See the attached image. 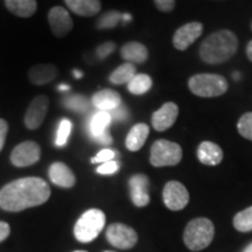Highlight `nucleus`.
<instances>
[{"instance_id": "72a5a7b5", "label": "nucleus", "mask_w": 252, "mask_h": 252, "mask_svg": "<svg viewBox=\"0 0 252 252\" xmlns=\"http://www.w3.org/2000/svg\"><path fill=\"white\" fill-rule=\"evenodd\" d=\"M110 115H111V118L112 121H118V122H125L127 121L128 118V112L127 110H126V108L124 105L118 106L117 109L112 110V111H110Z\"/></svg>"}, {"instance_id": "6ab92c4d", "label": "nucleus", "mask_w": 252, "mask_h": 252, "mask_svg": "<svg viewBox=\"0 0 252 252\" xmlns=\"http://www.w3.org/2000/svg\"><path fill=\"white\" fill-rule=\"evenodd\" d=\"M197 158L203 165L216 166L222 161L223 151L220 147L212 141H203L197 149Z\"/></svg>"}, {"instance_id": "a18cd8bd", "label": "nucleus", "mask_w": 252, "mask_h": 252, "mask_svg": "<svg viewBox=\"0 0 252 252\" xmlns=\"http://www.w3.org/2000/svg\"><path fill=\"white\" fill-rule=\"evenodd\" d=\"M105 252H112V251H105Z\"/></svg>"}, {"instance_id": "dca6fc26", "label": "nucleus", "mask_w": 252, "mask_h": 252, "mask_svg": "<svg viewBox=\"0 0 252 252\" xmlns=\"http://www.w3.org/2000/svg\"><path fill=\"white\" fill-rule=\"evenodd\" d=\"M59 74V69L53 63H40L33 65L28 71V78L34 86H45L54 81Z\"/></svg>"}, {"instance_id": "5701e85b", "label": "nucleus", "mask_w": 252, "mask_h": 252, "mask_svg": "<svg viewBox=\"0 0 252 252\" xmlns=\"http://www.w3.org/2000/svg\"><path fill=\"white\" fill-rule=\"evenodd\" d=\"M6 8L20 18H31L36 12V0H5Z\"/></svg>"}, {"instance_id": "c85d7f7f", "label": "nucleus", "mask_w": 252, "mask_h": 252, "mask_svg": "<svg viewBox=\"0 0 252 252\" xmlns=\"http://www.w3.org/2000/svg\"><path fill=\"white\" fill-rule=\"evenodd\" d=\"M71 128H72V123L69 121V119H62V121L60 122L58 133H56V139H55L56 146L62 147L67 145L68 138L71 133Z\"/></svg>"}, {"instance_id": "f704fd0d", "label": "nucleus", "mask_w": 252, "mask_h": 252, "mask_svg": "<svg viewBox=\"0 0 252 252\" xmlns=\"http://www.w3.org/2000/svg\"><path fill=\"white\" fill-rule=\"evenodd\" d=\"M154 2L161 12H171L175 6V0H154Z\"/></svg>"}, {"instance_id": "b1692460", "label": "nucleus", "mask_w": 252, "mask_h": 252, "mask_svg": "<svg viewBox=\"0 0 252 252\" xmlns=\"http://www.w3.org/2000/svg\"><path fill=\"white\" fill-rule=\"evenodd\" d=\"M135 71H137V69H135L133 63L126 62L111 72V75L109 76V81L115 86L128 83L137 75Z\"/></svg>"}, {"instance_id": "473e14b6", "label": "nucleus", "mask_w": 252, "mask_h": 252, "mask_svg": "<svg viewBox=\"0 0 252 252\" xmlns=\"http://www.w3.org/2000/svg\"><path fill=\"white\" fill-rule=\"evenodd\" d=\"M119 169V163L115 160H111V161L104 162L100 165L98 168H97V173L102 175H111L115 174Z\"/></svg>"}, {"instance_id": "a211bd4d", "label": "nucleus", "mask_w": 252, "mask_h": 252, "mask_svg": "<svg viewBox=\"0 0 252 252\" xmlns=\"http://www.w3.org/2000/svg\"><path fill=\"white\" fill-rule=\"evenodd\" d=\"M49 179L61 188H71L76 182L74 173L63 162H54L49 167Z\"/></svg>"}, {"instance_id": "20e7f679", "label": "nucleus", "mask_w": 252, "mask_h": 252, "mask_svg": "<svg viewBox=\"0 0 252 252\" xmlns=\"http://www.w3.org/2000/svg\"><path fill=\"white\" fill-rule=\"evenodd\" d=\"M188 87L191 93L198 97H217L228 90V82L216 74H197L189 78Z\"/></svg>"}, {"instance_id": "393cba45", "label": "nucleus", "mask_w": 252, "mask_h": 252, "mask_svg": "<svg viewBox=\"0 0 252 252\" xmlns=\"http://www.w3.org/2000/svg\"><path fill=\"white\" fill-rule=\"evenodd\" d=\"M152 78L146 74H137L127 83V89L133 94H144L152 88Z\"/></svg>"}, {"instance_id": "7ed1b4c3", "label": "nucleus", "mask_w": 252, "mask_h": 252, "mask_svg": "<svg viewBox=\"0 0 252 252\" xmlns=\"http://www.w3.org/2000/svg\"><path fill=\"white\" fill-rule=\"evenodd\" d=\"M214 235H215V228L212 220L201 217L188 223L185 229L184 241L188 249L200 251L212 243Z\"/></svg>"}, {"instance_id": "412c9836", "label": "nucleus", "mask_w": 252, "mask_h": 252, "mask_svg": "<svg viewBox=\"0 0 252 252\" xmlns=\"http://www.w3.org/2000/svg\"><path fill=\"white\" fill-rule=\"evenodd\" d=\"M71 12L80 17H93L100 11V0H64Z\"/></svg>"}, {"instance_id": "6e6552de", "label": "nucleus", "mask_w": 252, "mask_h": 252, "mask_svg": "<svg viewBox=\"0 0 252 252\" xmlns=\"http://www.w3.org/2000/svg\"><path fill=\"white\" fill-rule=\"evenodd\" d=\"M162 198L163 203L168 209L178 212V210L184 209L188 204L189 193L181 182L169 181L163 188Z\"/></svg>"}, {"instance_id": "f03ea898", "label": "nucleus", "mask_w": 252, "mask_h": 252, "mask_svg": "<svg viewBox=\"0 0 252 252\" xmlns=\"http://www.w3.org/2000/svg\"><path fill=\"white\" fill-rule=\"evenodd\" d=\"M237 48L238 39L232 32L217 31L203 41L200 47V56L208 64H220L231 59Z\"/></svg>"}, {"instance_id": "a19ab883", "label": "nucleus", "mask_w": 252, "mask_h": 252, "mask_svg": "<svg viewBox=\"0 0 252 252\" xmlns=\"http://www.w3.org/2000/svg\"><path fill=\"white\" fill-rule=\"evenodd\" d=\"M58 89H59L60 91H67V90L70 89V87L67 86V84H61V86H59Z\"/></svg>"}, {"instance_id": "f257e3e1", "label": "nucleus", "mask_w": 252, "mask_h": 252, "mask_svg": "<svg viewBox=\"0 0 252 252\" xmlns=\"http://www.w3.org/2000/svg\"><path fill=\"white\" fill-rule=\"evenodd\" d=\"M50 188L45 180L35 176L18 179L0 190V208L6 212H21L48 201Z\"/></svg>"}, {"instance_id": "f3484780", "label": "nucleus", "mask_w": 252, "mask_h": 252, "mask_svg": "<svg viewBox=\"0 0 252 252\" xmlns=\"http://www.w3.org/2000/svg\"><path fill=\"white\" fill-rule=\"evenodd\" d=\"M91 104L98 111L110 112L122 105V97L117 91L111 89H103L97 91L91 98Z\"/></svg>"}, {"instance_id": "c756f323", "label": "nucleus", "mask_w": 252, "mask_h": 252, "mask_svg": "<svg viewBox=\"0 0 252 252\" xmlns=\"http://www.w3.org/2000/svg\"><path fill=\"white\" fill-rule=\"evenodd\" d=\"M237 130L242 137L252 141V112L244 113V115L239 118Z\"/></svg>"}, {"instance_id": "ddd939ff", "label": "nucleus", "mask_w": 252, "mask_h": 252, "mask_svg": "<svg viewBox=\"0 0 252 252\" xmlns=\"http://www.w3.org/2000/svg\"><path fill=\"white\" fill-rule=\"evenodd\" d=\"M203 25L201 23H188L175 32L173 36V45L178 50H186L201 36Z\"/></svg>"}, {"instance_id": "a878e982", "label": "nucleus", "mask_w": 252, "mask_h": 252, "mask_svg": "<svg viewBox=\"0 0 252 252\" xmlns=\"http://www.w3.org/2000/svg\"><path fill=\"white\" fill-rule=\"evenodd\" d=\"M62 104L67 109L78 113L87 112L90 106L89 99L86 96H82V94H70V96L64 97L62 100Z\"/></svg>"}, {"instance_id": "423d86ee", "label": "nucleus", "mask_w": 252, "mask_h": 252, "mask_svg": "<svg viewBox=\"0 0 252 252\" xmlns=\"http://www.w3.org/2000/svg\"><path fill=\"white\" fill-rule=\"evenodd\" d=\"M182 149L179 144L160 139L152 145L150 161L154 167L175 166L181 161Z\"/></svg>"}, {"instance_id": "c9c22d12", "label": "nucleus", "mask_w": 252, "mask_h": 252, "mask_svg": "<svg viewBox=\"0 0 252 252\" xmlns=\"http://www.w3.org/2000/svg\"><path fill=\"white\" fill-rule=\"evenodd\" d=\"M8 132V124L5 119L0 118V152L4 149V145L6 141V137H7Z\"/></svg>"}, {"instance_id": "39448f33", "label": "nucleus", "mask_w": 252, "mask_h": 252, "mask_svg": "<svg viewBox=\"0 0 252 252\" xmlns=\"http://www.w3.org/2000/svg\"><path fill=\"white\" fill-rule=\"evenodd\" d=\"M105 225V214L99 209H90L75 224L74 235L78 242L89 243L98 236Z\"/></svg>"}, {"instance_id": "79ce46f5", "label": "nucleus", "mask_w": 252, "mask_h": 252, "mask_svg": "<svg viewBox=\"0 0 252 252\" xmlns=\"http://www.w3.org/2000/svg\"><path fill=\"white\" fill-rule=\"evenodd\" d=\"M244 252H252V243H251L250 245H249V247H248L247 249H245Z\"/></svg>"}, {"instance_id": "4be33fe9", "label": "nucleus", "mask_w": 252, "mask_h": 252, "mask_svg": "<svg viewBox=\"0 0 252 252\" xmlns=\"http://www.w3.org/2000/svg\"><path fill=\"white\" fill-rule=\"evenodd\" d=\"M122 58L130 63H144L149 59V50L140 42H127L121 49Z\"/></svg>"}, {"instance_id": "aec40b11", "label": "nucleus", "mask_w": 252, "mask_h": 252, "mask_svg": "<svg viewBox=\"0 0 252 252\" xmlns=\"http://www.w3.org/2000/svg\"><path fill=\"white\" fill-rule=\"evenodd\" d=\"M150 134V127L147 124L140 123V124H135L133 127L131 128L128 132L127 137H126V147L131 152H137L141 147L144 146V144L146 143L147 137Z\"/></svg>"}, {"instance_id": "2eb2a0df", "label": "nucleus", "mask_w": 252, "mask_h": 252, "mask_svg": "<svg viewBox=\"0 0 252 252\" xmlns=\"http://www.w3.org/2000/svg\"><path fill=\"white\" fill-rule=\"evenodd\" d=\"M149 178L144 174H135L128 181L132 202L137 207H145L150 203Z\"/></svg>"}, {"instance_id": "c03bdc74", "label": "nucleus", "mask_w": 252, "mask_h": 252, "mask_svg": "<svg viewBox=\"0 0 252 252\" xmlns=\"http://www.w3.org/2000/svg\"><path fill=\"white\" fill-rule=\"evenodd\" d=\"M74 252H88V251H84V250H77V251H74Z\"/></svg>"}, {"instance_id": "2f4dec72", "label": "nucleus", "mask_w": 252, "mask_h": 252, "mask_svg": "<svg viewBox=\"0 0 252 252\" xmlns=\"http://www.w3.org/2000/svg\"><path fill=\"white\" fill-rule=\"evenodd\" d=\"M115 157H116L115 151L105 149V150H102L100 152L97 153V156L91 159V162L93 163H104V162L111 161V160L115 159Z\"/></svg>"}, {"instance_id": "37998d69", "label": "nucleus", "mask_w": 252, "mask_h": 252, "mask_svg": "<svg viewBox=\"0 0 252 252\" xmlns=\"http://www.w3.org/2000/svg\"><path fill=\"white\" fill-rule=\"evenodd\" d=\"M232 77H235V80H237V81H238V78H239V74H238V72H236V74L232 75Z\"/></svg>"}, {"instance_id": "1a4fd4ad", "label": "nucleus", "mask_w": 252, "mask_h": 252, "mask_svg": "<svg viewBox=\"0 0 252 252\" xmlns=\"http://www.w3.org/2000/svg\"><path fill=\"white\" fill-rule=\"evenodd\" d=\"M41 149L35 141H24L12 151L11 162L15 167H27L40 160Z\"/></svg>"}, {"instance_id": "cd10ccee", "label": "nucleus", "mask_w": 252, "mask_h": 252, "mask_svg": "<svg viewBox=\"0 0 252 252\" xmlns=\"http://www.w3.org/2000/svg\"><path fill=\"white\" fill-rule=\"evenodd\" d=\"M123 14L118 11H109L104 13L97 21L98 30H111L115 28L122 21Z\"/></svg>"}, {"instance_id": "e433bc0d", "label": "nucleus", "mask_w": 252, "mask_h": 252, "mask_svg": "<svg viewBox=\"0 0 252 252\" xmlns=\"http://www.w3.org/2000/svg\"><path fill=\"white\" fill-rule=\"evenodd\" d=\"M9 231H11V228H9L8 223L0 220V242L5 241L8 237Z\"/></svg>"}, {"instance_id": "ea45409f", "label": "nucleus", "mask_w": 252, "mask_h": 252, "mask_svg": "<svg viewBox=\"0 0 252 252\" xmlns=\"http://www.w3.org/2000/svg\"><path fill=\"white\" fill-rule=\"evenodd\" d=\"M72 75H74V76L76 78L83 77V72H81L80 70H74V71H72Z\"/></svg>"}, {"instance_id": "4468645a", "label": "nucleus", "mask_w": 252, "mask_h": 252, "mask_svg": "<svg viewBox=\"0 0 252 252\" xmlns=\"http://www.w3.org/2000/svg\"><path fill=\"white\" fill-rule=\"evenodd\" d=\"M179 116V106L175 103H165L152 115V125L157 131L162 132L172 127Z\"/></svg>"}, {"instance_id": "9d476101", "label": "nucleus", "mask_w": 252, "mask_h": 252, "mask_svg": "<svg viewBox=\"0 0 252 252\" xmlns=\"http://www.w3.org/2000/svg\"><path fill=\"white\" fill-rule=\"evenodd\" d=\"M49 109V99L47 96L40 94L32 100L28 106L24 123L28 130H36L42 125Z\"/></svg>"}, {"instance_id": "4c0bfd02", "label": "nucleus", "mask_w": 252, "mask_h": 252, "mask_svg": "<svg viewBox=\"0 0 252 252\" xmlns=\"http://www.w3.org/2000/svg\"><path fill=\"white\" fill-rule=\"evenodd\" d=\"M247 55L248 58L250 61L252 62V40L250 41V42L248 43V47H247Z\"/></svg>"}, {"instance_id": "f8f14e48", "label": "nucleus", "mask_w": 252, "mask_h": 252, "mask_svg": "<svg viewBox=\"0 0 252 252\" xmlns=\"http://www.w3.org/2000/svg\"><path fill=\"white\" fill-rule=\"evenodd\" d=\"M48 21L50 30L56 37H64L74 27L69 12L62 6H55L49 11Z\"/></svg>"}, {"instance_id": "49530a36", "label": "nucleus", "mask_w": 252, "mask_h": 252, "mask_svg": "<svg viewBox=\"0 0 252 252\" xmlns=\"http://www.w3.org/2000/svg\"><path fill=\"white\" fill-rule=\"evenodd\" d=\"M251 27H252V26H251Z\"/></svg>"}, {"instance_id": "0eeeda50", "label": "nucleus", "mask_w": 252, "mask_h": 252, "mask_svg": "<svg viewBox=\"0 0 252 252\" xmlns=\"http://www.w3.org/2000/svg\"><path fill=\"white\" fill-rule=\"evenodd\" d=\"M106 238L115 248L127 250L133 248L138 241V235L131 226L123 223H113L106 230Z\"/></svg>"}, {"instance_id": "58836bf2", "label": "nucleus", "mask_w": 252, "mask_h": 252, "mask_svg": "<svg viewBox=\"0 0 252 252\" xmlns=\"http://www.w3.org/2000/svg\"><path fill=\"white\" fill-rule=\"evenodd\" d=\"M122 20H123V21H125V23H128V21H131V20H132V17H131V14H128V13H125V14H123V18H122Z\"/></svg>"}, {"instance_id": "9b49d317", "label": "nucleus", "mask_w": 252, "mask_h": 252, "mask_svg": "<svg viewBox=\"0 0 252 252\" xmlns=\"http://www.w3.org/2000/svg\"><path fill=\"white\" fill-rule=\"evenodd\" d=\"M111 122L112 118L110 112L98 111L94 113L89 123V134L91 139L103 145L111 144L112 138L108 131Z\"/></svg>"}, {"instance_id": "bb28decb", "label": "nucleus", "mask_w": 252, "mask_h": 252, "mask_svg": "<svg viewBox=\"0 0 252 252\" xmlns=\"http://www.w3.org/2000/svg\"><path fill=\"white\" fill-rule=\"evenodd\" d=\"M234 225L238 231L248 232L252 230V207L239 212L234 219Z\"/></svg>"}, {"instance_id": "7c9ffc66", "label": "nucleus", "mask_w": 252, "mask_h": 252, "mask_svg": "<svg viewBox=\"0 0 252 252\" xmlns=\"http://www.w3.org/2000/svg\"><path fill=\"white\" fill-rule=\"evenodd\" d=\"M116 49V43L112 41H108V42H104L102 45H99L96 49V54L98 56L99 60H104L108 58L109 55H111Z\"/></svg>"}]
</instances>
